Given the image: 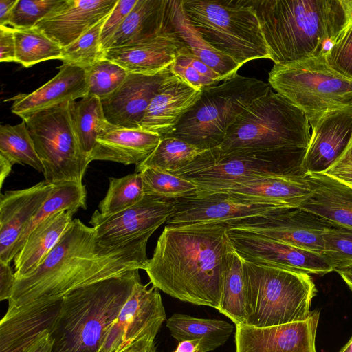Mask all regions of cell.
Instances as JSON below:
<instances>
[{
  "label": "cell",
  "mask_w": 352,
  "mask_h": 352,
  "mask_svg": "<svg viewBox=\"0 0 352 352\" xmlns=\"http://www.w3.org/2000/svg\"><path fill=\"white\" fill-rule=\"evenodd\" d=\"M148 234L118 245L100 243L94 228L72 220L58 243L30 274L16 278L8 309L61 299L74 289L133 270L145 269Z\"/></svg>",
  "instance_id": "cell-1"
},
{
  "label": "cell",
  "mask_w": 352,
  "mask_h": 352,
  "mask_svg": "<svg viewBox=\"0 0 352 352\" xmlns=\"http://www.w3.org/2000/svg\"><path fill=\"white\" fill-rule=\"evenodd\" d=\"M225 223L167 225L144 269L153 287L184 302L219 308L229 253Z\"/></svg>",
  "instance_id": "cell-2"
},
{
  "label": "cell",
  "mask_w": 352,
  "mask_h": 352,
  "mask_svg": "<svg viewBox=\"0 0 352 352\" xmlns=\"http://www.w3.org/2000/svg\"><path fill=\"white\" fill-rule=\"evenodd\" d=\"M250 1L274 64L325 55L352 21V0Z\"/></svg>",
  "instance_id": "cell-3"
},
{
  "label": "cell",
  "mask_w": 352,
  "mask_h": 352,
  "mask_svg": "<svg viewBox=\"0 0 352 352\" xmlns=\"http://www.w3.org/2000/svg\"><path fill=\"white\" fill-rule=\"evenodd\" d=\"M140 280L139 270H133L64 296L51 333L52 352H98Z\"/></svg>",
  "instance_id": "cell-4"
},
{
  "label": "cell",
  "mask_w": 352,
  "mask_h": 352,
  "mask_svg": "<svg viewBox=\"0 0 352 352\" xmlns=\"http://www.w3.org/2000/svg\"><path fill=\"white\" fill-rule=\"evenodd\" d=\"M243 267L245 324L267 327L302 321L310 316L317 290L309 274L245 260Z\"/></svg>",
  "instance_id": "cell-5"
},
{
  "label": "cell",
  "mask_w": 352,
  "mask_h": 352,
  "mask_svg": "<svg viewBox=\"0 0 352 352\" xmlns=\"http://www.w3.org/2000/svg\"><path fill=\"white\" fill-rule=\"evenodd\" d=\"M185 14L204 40L241 67L270 59L250 0H182Z\"/></svg>",
  "instance_id": "cell-6"
},
{
  "label": "cell",
  "mask_w": 352,
  "mask_h": 352,
  "mask_svg": "<svg viewBox=\"0 0 352 352\" xmlns=\"http://www.w3.org/2000/svg\"><path fill=\"white\" fill-rule=\"evenodd\" d=\"M310 138L305 113L271 87L237 117L218 148L225 153L307 148Z\"/></svg>",
  "instance_id": "cell-7"
},
{
  "label": "cell",
  "mask_w": 352,
  "mask_h": 352,
  "mask_svg": "<svg viewBox=\"0 0 352 352\" xmlns=\"http://www.w3.org/2000/svg\"><path fill=\"white\" fill-rule=\"evenodd\" d=\"M270 88L268 83L238 74L206 87L166 136L180 139L203 151L218 147L237 117Z\"/></svg>",
  "instance_id": "cell-8"
},
{
  "label": "cell",
  "mask_w": 352,
  "mask_h": 352,
  "mask_svg": "<svg viewBox=\"0 0 352 352\" xmlns=\"http://www.w3.org/2000/svg\"><path fill=\"white\" fill-rule=\"evenodd\" d=\"M307 148L285 147L229 153L218 147L204 151L182 168L170 172L208 192L251 178L304 175L301 165Z\"/></svg>",
  "instance_id": "cell-9"
},
{
  "label": "cell",
  "mask_w": 352,
  "mask_h": 352,
  "mask_svg": "<svg viewBox=\"0 0 352 352\" xmlns=\"http://www.w3.org/2000/svg\"><path fill=\"white\" fill-rule=\"evenodd\" d=\"M268 81L305 113L310 125L328 112L352 109V80L331 69L324 55L274 64Z\"/></svg>",
  "instance_id": "cell-10"
},
{
  "label": "cell",
  "mask_w": 352,
  "mask_h": 352,
  "mask_svg": "<svg viewBox=\"0 0 352 352\" xmlns=\"http://www.w3.org/2000/svg\"><path fill=\"white\" fill-rule=\"evenodd\" d=\"M67 101L24 119L43 166L45 180L52 184H82L89 164L75 127L72 103Z\"/></svg>",
  "instance_id": "cell-11"
},
{
  "label": "cell",
  "mask_w": 352,
  "mask_h": 352,
  "mask_svg": "<svg viewBox=\"0 0 352 352\" xmlns=\"http://www.w3.org/2000/svg\"><path fill=\"white\" fill-rule=\"evenodd\" d=\"M301 249L323 254L324 235L338 226L299 207L285 206L264 216L228 224Z\"/></svg>",
  "instance_id": "cell-12"
},
{
  "label": "cell",
  "mask_w": 352,
  "mask_h": 352,
  "mask_svg": "<svg viewBox=\"0 0 352 352\" xmlns=\"http://www.w3.org/2000/svg\"><path fill=\"white\" fill-rule=\"evenodd\" d=\"M176 203L177 199L144 195L136 204L114 214L104 216L96 210L89 224L94 228L100 243L118 245L148 234H153L168 220Z\"/></svg>",
  "instance_id": "cell-13"
},
{
  "label": "cell",
  "mask_w": 352,
  "mask_h": 352,
  "mask_svg": "<svg viewBox=\"0 0 352 352\" xmlns=\"http://www.w3.org/2000/svg\"><path fill=\"white\" fill-rule=\"evenodd\" d=\"M283 206H285L243 198L229 192H196L193 195L177 199L175 210L166 223L230 224L241 219L269 214Z\"/></svg>",
  "instance_id": "cell-14"
},
{
  "label": "cell",
  "mask_w": 352,
  "mask_h": 352,
  "mask_svg": "<svg viewBox=\"0 0 352 352\" xmlns=\"http://www.w3.org/2000/svg\"><path fill=\"white\" fill-rule=\"evenodd\" d=\"M166 319L159 289L139 281L109 329L98 352H122L150 333H157Z\"/></svg>",
  "instance_id": "cell-15"
},
{
  "label": "cell",
  "mask_w": 352,
  "mask_h": 352,
  "mask_svg": "<svg viewBox=\"0 0 352 352\" xmlns=\"http://www.w3.org/2000/svg\"><path fill=\"white\" fill-rule=\"evenodd\" d=\"M228 234L234 250L245 261L319 276L333 271L322 254L229 227Z\"/></svg>",
  "instance_id": "cell-16"
},
{
  "label": "cell",
  "mask_w": 352,
  "mask_h": 352,
  "mask_svg": "<svg viewBox=\"0 0 352 352\" xmlns=\"http://www.w3.org/2000/svg\"><path fill=\"white\" fill-rule=\"evenodd\" d=\"M320 312L305 320L267 327L236 326V352H316L315 340Z\"/></svg>",
  "instance_id": "cell-17"
},
{
  "label": "cell",
  "mask_w": 352,
  "mask_h": 352,
  "mask_svg": "<svg viewBox=\"0 0 352 352\" xmlns=\"http://www.w3.org/2000/svg\"><path fill=\"white\" fill-rule=\"evenodd\" d=\"M61 299L38 300L8 309L0 322V352H25L45 332L52 333Z\"/></svg>",
  "instance_id": "cell-18"
},
{
  "label": "cell",
  "mask_w": 352,
  "mask_h": 352,
  "mask_svg": "<svg viewBox=\"0 0 352 352\" xmlns=\"http://www.w3.org/2000/svg\"><path fill=\"white\" fill-rule=\"evenodd\" d=\"M170 68L152 76L129 73L116 91L100 100L107 122L118 128L141 129L146 111Z\"/></svg>",
  "instance_id": "cell-19"
},
{
  "label": "cell",
  "mask_w": 352,
  "mask_h": 352,
  "mask_svg": "<svg viewBox=\"0 0 352 352\" xmlns=\"http://www.w3.org/2000/svg\"><path fill=\"white\" fill-rule=\"evenodd\" d=\"M311 126L301 165L304 175L324 173L346 149L352 140V109L328 112Z\"/></svg>",
  "instance_id": "cell-20"
},
{
  "label": "cell",
  "mask_w": 352,
  "mask_h": 352,
  "mask_svg": "<svg viewBox=\"0 0 352 352\" xmlns=\"http://www.w3.org/2000/svg\"><path fill=\"white\" fill-rule=\"evenodd\" d=\"M54 184L45 180L0 196V261L14 258V247L32 218L50 196Z\"/></svg>",
  "instance_id": "cell-21"
},
{
  "label": "cell",
  "mask_w": 352,
  "mask_h": 352,
  "mask_svg": "<svg viewBox=\"0 0 352 352\" xmlns=\"http://www.w3.org/2000/svg\"><path fill=\"white\" fill-rule=\"evenodd\" d=\"M118 1L65 0L34 28L63 48L108 16Z\"/></svg>",
  "instance_id": "cell-22"
},
{
  "label": "cell",
  "mask_w": 352,
  "mask_h": 352,
  "mask_svg": "<svg viewBox=\"0 0 352 352\" xmlns=\"http://www.w3.org/2000/svg\"><path fill=\"white\" fill-rule=\"evenodd\" d=\"M201 95L198 90L170 72L152 99L140 129L161 137L170 134Z\"/></svg>",
  "instance_id": "cell-23"
},
{
  "label": "cell",
  "mask_w": 352,
  "mask_h": 352,
  "mask_svg": "<svg viewBox=\"0 0 352 352\" xmlns=\"http://www.w3.org/2000/svg\"><path fill=\"white\" fill-rule=\"evenodd\" d=\"M185 46L172 28L146 41L108 49L104 58L119 65L129 73L152 76L170 67Z\"/></svg>",
  "instance_id": "cell-24"
},
{
  "label": "cell",
  "mask_w": 352,
  "mask_h": 352,
  "mask_svg": "<svg viewBox=\"0 0 352 352\" xmlns=\"http://www.w3.org/2000/svg\"><path fill=\"white\" fill-rule=\"evenodd\" d=\"M50 80L28 94L14 99L12 112L24 119L39 111L87 95L86 72L78 66L65 64Z\"/></svg>",
  "instance_id": "cell-25"
},
{
  "label": "cell",
  "mask_w": 352,
  "mask_h": 352,
  "mask_svg": "<svg viewBox=\"0 0 352 352\" xmlns=\"http://www.w3.org/2000/svg\"><path fill=\"white\" fill-rule=\"evenodd\" d=\"M161 138L158 134L142 129L113 126L98 136L89 159L138 166L150 156Z\"/></svg>",
  "instance_id": "cell-26"
},
{
  "label": "cell",
  "mask_w": 352,
  "mask_h": 352,
  "mask_svg": "<svg viewBox=\"0 0 352 352\" xmlns=\"http://www.w3.org/2000/svg\"><path fill=\"white\" fill-rule=\"evenodd\" d=\"M305 175L311 192L298 207L352 228V187L322 173Z\"/></svg>",
  "instance_id": "cell-27"
},
{
  "label": "cell",
  "mask_w": 352,
  "mask_h": 352,
  "mask_svg": "<svg viewBox=\"0 0 352 352\" xmlns=\"http://www.w3.org/2000/svg\"><path fill=\"white\" fill-rule=\"evenodd\" d=\"M278 205L298 207L311 192L305 175H273L251 178L215 190Z\"/></svg>",
  "instance_id": "cell-28"
},
{
  "label": "cell",
  "mask_w": 352,
  "mask_h": 352,
  "mask_svg": "<svg viewBox=\"0 0 352 352\" xmlns=\"http://www.w3.org/2000/svg\"><path fill=\"white\" fill-rule=\"evenodd\" d=\"M172 28L170 0H138L107 45L104 52L146 41Z\"/></svg>",
  "instance_id": "cell-29"
},
{
  "label": "cell",
  "mask_w": 352,
  "mask_h": 352,
  "mask_svg": "<svg viewBox=\"0 0 352 352\" xmlns=\"http://www.w3.org/2000/svg\"><path fill=\"white\" fill-rule=\"evenodd\" d=\"M74 214L62 210L36 226L14 258L16 278L30 274L43 261L68 229Z\"/></svg>",
  "instance_id": "cell-30"
},
{
  "label": "cell",
  "mask_w": 352,
  "mask_h": 352,
  "mask_svg": "<svg viewBox=\"0 0 352 352\" xmlns=\"http://www.w3.org/2000/svg\"><path fill=\"white\" fill-rule=\"evenodd\" d=\"M170 21L173 29L190 52L219 74L223 80L237 74L241 66L204 40L185 14L182 0H170Z\"/></svg>",
  "instance_id": "cell-31"
},
{
  "label": "cell",
  "mask_w": 352,
  "mask_h": 352,
  "mask_svg": "<svg viewBox=\"0 0 352 352\" xmlns=\"http://www.w3.org/2000/svg\"><path fill=\"white\" fill-rule=\"evenodd\" d=\"M171 336L179 342H195L199 352H209L223 345L234 331V326L221 320L193 317L173 314L166 320Z\"/></svg>",
  "instance_id": "cell-32"
},
{
  "label": "cell",
  "mask_w": 352,
  "mask_h": 352,
  "mask_svg": "<svg viewBox=\"0 0 352 352\" xmlns=\"http://www.w3.org/2000/svg\"><path fill=\"white\" fill-rule=\"evenodd\" d=\"M80 208H87L85 186L72 182L55 184L50 196L32 218L18 239L14 250V257L30 232L43 220L62 210L76 213Z\"/></svg>",
  "instance_id": "cell-33"
},
{
  "label": "cell",
  "mask_w": 352,
  "mask_h": 352,
  "mask_svg": "<svg viewBox=\"0 0 352 352\" xmlns=\"http://www.w3.org/2000/svg\"><path fill=\"white\" fill-rule=\"evenodd\" d=\"M245 303L243 260L234 249L228 254L218 310L236 326L245 324Z\"/></svg>",
  "instance_id": "cell-34"
},
{
  "label": "cell",
  "mask_w": 352,
  "mask_h": 352,
  "mask_svg": "<svg viewBox=\"0 0 352 352\" xmlns=\"http://www.w3.org/2000/svg\"><path fill=\"white\" fill-rule=\"evenodd\" d=\"M77 135L83 151L89 156L97 138L113 126L105 118L100 98L86 96L72 103Z\"/></svg>",
  "instance_id": "cell-35"
},
{
  "label": "cell",
  "mask_w": 352,
  "mask_h": 352,
  "mask_svg": "<svg viewBox=\"0 0 352 352\" xmlns=\"http://www.w3.org/2000/svg\"><path fill=\"white\" fill-rule=\"evenodd\" d=\"M203 151L180 139L164 136L150 156L135 166V172L140 173L145 168L173 172L187 166Z\"/></svg>",
  "instance_id": "cell-36"
},
{
  "label": "cell",
  "mask_w": 352,
  "mask_h": 352,
  "mask_svg": "<svg viewBox=\"0 0 352 352\" xmlns=\"http://www.w3.org/2000/svg\"><path fill=\"white\" fill-rule=\"evenodd\" d=\"M0 155L13 164H27L43 173V164L24 120L14 126L1 125Z\"/></svg>",
  "instance_id": "cell-37"
},
{
  "label": "cell",
  "mask_w": 352,
  "mask_h": 352,
  "mask_svg": "<svg viewBox=\"0 0 352 352\" xmlns=\"http://www.w3.org/2000/svg\"><path fill=\"white\" fill-rule=\"evenodd\" d=\"M16 62L25 67L63 58V47L40 30H14Z\"/></svg>",
  "instance_id": "cell-38"
},
{
  "label": "cell",
  "mask_w": 352,
  "mask_h": 352,
  "mask_svg": "<svg viewBox=\"0 0 352 352\" xmlns=\"http://www.w3.org/2000/svg\"><path fill=\"white\" fill-rule=\"evenodd\" d=\"M106 195L98 204L99 212L104 216L122 212L138 203L144 196L140 173L109 179Z\"/></svg>",
  "instance_id": "cell-39"
},
{
  "label": "cell",
  "mask_w": 352,
  "mask_h": 352,
  "mask_svg": "<svg viewBox=\"0 0 352 352\" xmlns=\"http://www.w3.org/2000/svg\"><path fill=\"white\" fill-rule=\"evenodd\" d=\"M140 173L145 195L176 200L193 195L197 191L194 183L170 172L145 168Z\"/></svg>",
  "instance_id": "cell-40"
},
{
  "label": "cell",
  "mask_w": 352,
  "mask_h": 352,
  "mask_svg": "<svg viewBox=\"0 0 352 352\" xmlns=\"http://www.w3.org/2000/svg\"><path fill=\"white\" fill-rule=\"evenodd\" d=\"M108 16L71 45L63 48L61 60L63 63L74 65L87 70L104 58V53L102 51L100 45V34Z\"/></svg>",
  "instance_id": "cell-41"
},
{
  "label": "cell",
  "mask_w": 352,
  "mask_h": 352,
  "mask_svg": "<svg viewBox=\"0 0 352 352\" xmlns=\"http://www.w3.org/2000/svg\"><path fill=\"white\" fill-rule=\"evenodd\" d=\"M85 72L87 96L100 100L116 91L129 74L122 67L106 58L98 61Z\"/></svg>",
  "instance_id": "cell-42"
},
{
  "label": "cell",
  "mask_w": 352,
  "mask_h": 352,
  "mask_svg": "<svg viewBox=\"0 0 352 352\" xmlns=\"http://www.w3.org/2000/svg\"><path fill=\"white\" fill-rule=\"evenodd\" d=\"M171 72L198 90L223 81L219 74L196 57L186 45L171 65Z\"/></svg>",
  "instance_id": "cell-43"
},
{
  "label": "cell",
  "mask_w": 352,
  "mask_h": 352,
  "mask_svg": "<svg viewBox=\"0 0 352 352\" xmlns=\"http://www.w3.org/2000/svg\"><path fill=\"white\" fill-rule=\"evenodd\" d=\"M65 1V0H18L7 26L10 25L14 30L32 28Z\"/></svg>",
  "instance_id": "cell-44"
},
{
  "label": "cell",
  "mask_w": 352,
  "mask_h": 352,
  "mask_svg": "<svg viewBox=\"0 0 352 352\" xmlns=\"http://www.w3.org/2000/svg\"><path fill=\"white\" fill-rule=\"evenodd\" d=\"M322 254L333 271L352 264V228L337 226L328 230Z\"/></svg>",
  "instance_id": "cell-45"
},
{
  "label": "cell",
  "mask_w": 352,
  "mask_h": 352,
  "mask_svg": "<svg viewBox=\"0 0 352 352\" xmlns=\"http://www.w3.org/2000/svg\"><path fill=\"white\" fill-rule=\"evenodd\" d=\"M324 56L331 69L352 80V21Z\"/></svg>",
  "instance_id": "cell-46"
},
{
  "label": "cell",
  "mask_w": 352,
  "mask_h": 352,
  "mask_svg": "<svg viewBox=\"0 0 352 352\" xmlns=\"http://www.w3.org/2000/svg\"><path fill=\"white\" fill-rule=\"evenodd\" d=\"M138 0H118L107 18L100 34L101 50L104 53L107 45L135 6Z\"/></svg>",
  "instance_id": "cell-47"
},
{
  "label": "cell",
  "mask_w": 352,
  "mask_h": 352,
  "mask_svg": "<svg viewBox=\"0 0 352 352\" xmlns=\"http://www.w3.org/2000/svg\"><path fill=\"white\" fill-rule=\"evenodd\" d=\"M322 173L352 187V140L342 155Z\"/></svg>",
  "instance_id": "cell-48"
},
{
  "label": "cell",
  "mask_w": 352,
  "mask_h": 352,
  "mask_svg": "<svg viewBox=\"0 0 352 352\" xmlns=\"http://www.w3.org/2000/svg\"><path fill=\"white\" fill-rule=\"evenodd\" d=\"M0 61L16 62L14 30L11 27L0 25Z\"/></svg>",
  "instance_id": "cell-49"
},
{
  "label": "cell",
  "mask_w": 352,
  "mask_h": 352,
  "mask_svg": "<svg viewBox=\"0 0 352 352\" xmlns=\"http://www.w3.org/2000/svg\"><path fill=\"white\" fill-rule=\"evenodd\" d=\"M16 281L10 263L0 261V300H9Z\"/></svg>",
  "instance_id": "cell-50"
},
{
  "label": "cell",
  "mask_w": 352,
  "mask_h": 352,
  "mask_svg": "<svg viewBox=\"0 0 352 352\" xmlns=\"http://www.w3.org/2000/svg\"><path fill=\"white\" fill-rule=\"evenodd\" d=\"M156 333H150L142 337L122 352H155Z\"/></svg>",
  "instance_id": "cell-51"
},
{
  "label": "cell",
  "mask_w": 352,
  "mask_h": 352,
  "mask_svg": "<svg viewBox=\"0 0 352 352\" xmlns=\"http://www.w3.org/2000/svg\"><path fill=\"white\" fill-rule=\"evenodd\" d=\"M54 339L50 331L45 332L25 352H52Z\"/></svg>",
  "instance_id": "cell-52"
},
{
  "label": "cell",
  "mask_w": 352,
  "mask_h": 352,
  "mask_svg": "<svg viewBox=\"0 0 352 352\" xmlns=\"http://www.w3.org/2000/svg\"><path fill=\"white\" fill-rule=\"evenodd\" d=\"M18 0H0V25L7 26L11 13Z\"/></svg>",
  "instance_id": "cell-53"
},
{
  "label": "cell",
  "mask_w": 352,
  "mask_h": 352,
  "mask_svg": "<svg viewBox=\"0 0 352 352\" xmlns=\"http://www.w3.org/2000/svg\"><path fill=\"white\" fill-rule=\"evenodd\" d=\"M14 164L7 158L0 155V187L2 188L3 182L10 175Z\"/></svg>",
  "instance_id": "cell-54"
},
{
  "label": "cell",
  "mask_w": 352,
  "mask_h": 352,
  "mask_svg": "<svg viewBox=\"0 0 352 352\" xmlns=\"http://www.w3.org/2000/svg\"><path fill=\"white\" fill-rule=\"evenodd\" d=\"M335 271L340 274V276L352 291V264L346 267L338 268Z\"/></svg>",
  "instance_id": "cell-55"
},
{
  "label": "cell",
  "mask_w": 352,
  "mask_h": 352,
  "mask_svg": "<svg viewBox=\"0 0 352 352\" xmlns=\"http://www.w3.org/2000/svg\"><path fill=\"white\" fill-rule=\"evenodd\" d=\"M174 352H199L197 344L189 340L179 342Z\"/></svg>",
  "instance_id": "cell-56"
},
{
  "label": "cell",
  "mask_w": 352,
  "mask_h": 352,
  "mask_svg": "<svg viewBox=\"0 0 352 352\" xmlns=\"http://www.w3.org/2000/svg\"><path fill=\"white\" fill-rule=\"evenodd\" d=\"M339 352H352V336L348 342L341 349Z\"/></svg>",
  "instance_id": "cell-57"
}]
</instances>
